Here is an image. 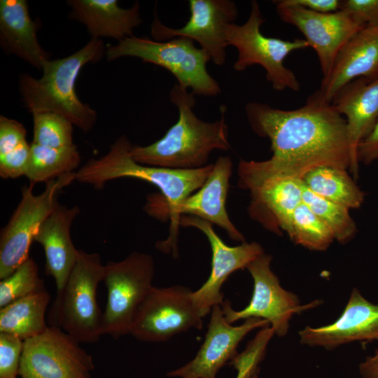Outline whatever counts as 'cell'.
I'll list each match as a JSON object with an SVG mask.
<instances>
[{
    "instance_id": "cell-1",
    "label": "cell",
    "mask_w": 378,
    "mask_h": 378,
    "mask_svg": "<svg viewBox=\"0 0 378 378\" xmlns=\"http://www.w3.org/2000/svg\"><path fill=\"white\" fill-rule=\"evenodd\" d=\"M245 113L252 130L270 141L272 156L266 160L239 161L238 186L270 178L302 179L321 167L350 169L351 153L346 122L318 90L295 109L283 110L251 102Z\"/></svg>"
},
{
    "instance_id": "cell-2",
    "label": "cell",
    "mask_w": 378,
    "mask_h": 378,
    "mask_svg": "<svg viewBox=\"0 0 378 378\" xmlns=\"http://www.w3.org/2000/svg\"><path fill=\"white\" fill-rule=\"evenodd\" d=\"M132 145L122 135L110 146L108 152L97 159L89 160L76 172V180L102 189L109 181L134 178L147 181L160 189L168 207L169 234L158 241L157 248L178 257V234L181 216L178 208L188 196L199 190L209 176L214 164L193 169H175L142 164L131 155Z\"/></svg>"
},
{
    "instance_id": "cell-3",
    "label": "cell",
    "mask_w": 378,
    "mask_h": 378,
    "mask_svg": "<svg viewBox=\"0 0 378 378\" xmlns=\"http://www.w3.org/2000/svg\"><path fill=\"white\" fill-rule=\"evenodd\" d=\"M195 94L176 83L169 99L178 111L176 122L157 141L146 146H132L130 153L138 163L175 169H193L207 165L214 150H228V127L225 120L226 107L214 122L197 117L193 108Z\"/></svg>"
},
{
    "instance_id": "cell-4",
    "label": "cell",
    "mask_w": 378,
    "mask_h": 378,
    "mask_svg": "<svg viewBox=\"0 0 378 378\" xmlns=\"http://www.w3.org/2000/svg\"><path fill=\"white\" fill-rule=\"evenodd\" d=\"M107 48L101 38H91L73 54L45 62L42 76L36 78L23 73L19 76L22 101L31 114L50 112L60 115L83 132L92 129L96 111L83 103L76 92V82L82 68L106 55Z\"/></svg>"
},
{
    "instance_id": "cell-5",
    "label": "cell",
    "mask_w": 378,
    "mask_h": 378,
    "mask_svg": "<svg viewBox=\"0 0 378 378\" xmlns=\"http://www.w3.org/2000/svg\"><path fill=\"white\" fill-rule=\"evenodd\" d=\"M104 265L97 253L79 250L78 258L63 289L57 293L49 326H57L80 343H94L103 335V313L97 300Z\"/></svg>"
},
{
    "instance_id": "cell-6",
    "label": "cell",
    "mask_w": 378,
    "mask_h": 378,
    "mask_svg": "<svg viewBox=\"0 0 378 378\" xmlns=\"http://www.w3.org/2000/svg\"><path fill=\"white\" fill-rule=\"evenodd\" d=\"M106 57L108 61L134 57L162 66L176 78L177 84L190 89L195 95L214 97L221 93L218 83L206 69L209 57L188 38L157 41L134 35L107 48Z\"/></svg>"
},
{
    "instance_id": "cell-7",
    "label": "cell",
    "mask_w": 378,
    "mask_h": 378,
    "mask_svg": "<svg viewBox=\"0 0 378 378\" xmlns=\"http://www.w3.org/2000/svg\"><path fill=\"white\" fill-rule=\"evenodd\" d=\"M265 21L258 1L253 0L248 18L244 24L231 23L225 27L228 46L237 50L233 69L243 71L253 65H260L274 90L288 89L298 92L299 80L293 71L285 66L284 60L291 52L309 48V44L304 39L289 41L265 36L260 30Z\"/></svg>"
},
{
    "instance_id": "cell-8",
    "label": "cell",
    "mask_w": 378,
    "mask_h": 378,
    "mask_svg": "<svg viewBox=\"0 0 378 378\" xmlns=\"http://www.w3.org/2000/svg\"><path fill=\"white\" fill-rule=\"evenodd\" d=\"M155 265L152 256L134 251L122 260L108 261L102 281L107 289L103 312V335L113 339L130 335L135 316L153 286Z\"/></svg>"
},
{
    "instance_id": "cell-9",
    "label": "cell",
    "mask_w": 378,
    "mask_h": 378,
    "mask_svg": "<svg viewBox=\"0 0 378 378\" xmlns=\"http://www.w3.org/2000/svg\"><path fill=\"white\" fill-rule=\"evenodd\" d=\"M76 180L71 172L46 183L39 195L34 184L22 188L21 200L0 235V279L10 275L29 258V251L40 226L58 203L60 190Z\"/></svg>"
},
{
    "instance_id": "cell-10",
    "label": "cell",
    "mask_w": 378,
    "mask_h": 378,
    "mask_svg": "<svg viewBox=\"0 0 378 378\" xmlns=\"http://www.w3.org/2000/svg\"><path fill=\"white\" fill-rule=\"evenodd\" d=\"M272 259L270 255L264 253L246 267L253 280V290L245 308L236 311L228 300L223 301L221 308L230 323L249 318H262L269 322L274 335L284 337L294 314L317 307L321 302L316 300L301 304L296 295L281 286L278 277L270 268Z\"/></svg>"
},
{
    "instance_id": "cell-11",
    "label": "cell",
    "mask_w": 378,
    "mask_h": 378,
    "mask_svg": "<svg viewBox=\"0 0 378 378\" xmlns=\"http://www.w3.org/2000/svg\"><path fill=\"white\" fill-rule=\"evenodd\" d=\"M92 356L73 336L55 326L24 341L21 378H91Z\"/></svg>"
},
{
    "instance_id": "cell-12",
    "label": "cell",
    "mask_w": 378,
    "mask_h": 378,
    "mask_svg": "<svg viewBox=\"0 0 378 378\" xmlns=\"http://www.w3.org/2000/svg\"><path fill=\"white\" fill-rule=\"evenodd\" d=\"M182 286L153 287L133 321L130 335L146 342H162L191 328L201 330L202 318Z\"/></svg>"
},
{
    "instance_id": "cell-13",
    "label": "cell",
    "mask_w": 378,
    "mask_h": 378,
    "mask_svg": "<svg viewBox=\"0 0 378 378\" xmlns=\"http://www.w3.org/2000/svg\"><path fill=\"white\" fill-rule=\"evenodd\" d=\"M190 13L188 22L181 28H172L162 24L155 10L150 26L153 40L165 41L177 37H185L196 41L216 65L226 62L228 46L225 29L234 23L238 8L231 0H190Z\"/></svg>"
},
{
    "instance_id": "cell-14",
    "label": "cell",
    "mask_w": 378,
    "mask_h": 378,
    "mask_svg": "<svg viewBox=\"0 0 378 378\" xmlns=\"http://www.w3.org/2000/svg\"><path fill=\"white\" fill-rule=\"evenodd\" d=\"M180 225L201 230L207 237L211 248L209 276L199 289L192 293L195 305L204 317L214 306L223 302L221 288L228 276L238 270L246 268L251 262L264 253V250L255 241H244L236 246H227L216 233L211 223L194 216L182 215Z\"/></svg>"
},
{
    "instance_id": "cell-15",
    "label": "cell",
    "mask_w": 378,
    "mask_h": 378,
    "mask_svg": "<svg viewBox=\"0 0 378 378\" xmlns=\"http://www.w3.org/2000/svg\"><path fill=\"white\" fill-rule=\"evenodd\" d=\"M276 8L279 18L295 27L315 50L323 78L330 74L342 48L363 27L342 10L318 13L299 6Z\"/></svg>"
},
{
    "instance_id": "cell-16",
    "label": "cell",
    "mask_w": 378,
    "mask_h": 378,
    "mask_svg": "<svg viewBox=\"0 0 378 378\" xmlns=\"http://www.w3.org/2000/svg\"><path fill=\"white\" fill-rule=\"evenodd\" d=\"M204 340L195 358L180 368L167 374L181 378H216L218 370L237 355V348L251 331L270 326L267 321L249 318L239 326L227 321L221 304L214 306L210 312Z\"/></svg>"
},
{
    "instance_id": "cell-17",
    "label": "cell",
    "mask_w": 378,
    "mask_h": 378,
    "mask_svg": "<svg viewBox=\"0 0 378 378\" xmlns=\"http://www.w3.org/2000/svg\"><path fill=\"white\" fill-rule=\"evenodd\" d=\"M298 334L302 344L328 350L354 342L378 341V304L354 288L335 322L318 328L307 326Z\"/></svg>"
},
{
    "instance_id": "cell-18",
    "label": "cell",
    "mask_w": 378,
    "mask_h": 378,
    "mask_svg": "<svg viewBox=\"0 0 378 378\" xmlns=\"http://www.w3.org/2000/svg\"><path fill=\"white\" fill-rule=\"evenodd\" d=\"M358 78H378V26H363L345 43L318 90L332 102L344 85Z\"/></svg>"
},
{
    "instance_id": "cell-19",
    "label": "cell",
    "mask_w": 378,
    "mask_h": 378,
    "mask_svg": "<svg viewBox=\"0 0 378 378\" xmlns=\"http://www.w3.org/2000/svg\"><path fill=\"white\" fill-rule=\"evenodd\" d=\"M302 179L270 178L249 186L248 213L253 220L276 234L287 231L295 209L302 202Z\"/></svg>"
},
{
    "instance_id": "cell-20",
    "label": "cell",
    "mask_w": 378,
    "mask_h": 378,
    "mask_svg": "<svg viewBox=\"0 0 378 378\" xmlns=\"http://www.w3.org/2000/svg\"><path fill=\"white\" fill-rule=\"evenodd\" d=\"M332 104L346 122L351 153L349 170L356 179L359 172L358 146L378 119V78L374 80L365 78L353 80L335 94Z\"/></svg>"
},
{
    "instance_id": "cell-21",
    "label": "cell",
    "mask_w": 378,
    "mask_h": 378,
    "mask_svg": "<svg viewBox=\"0 0 378 378\" xmlns=\"http://www.w3.org/2000/svg\"><path fill=\"white\" fill-rule=\"evenodd\" d=\"M79 213L77 206L68 208L58 202L34 238L43 248L46 272L55 279L57 293L64 287L78 258L79 250L72 242L71 226Z\"/></svg>"
},
{
    "instance_id": "cell-22",
    "label": "cell",
    "mask_w": 378,
    "mask_h": 378,
    "mask_svg": "<svg viewBox=\"0 0 378 378\" xmlns=\"http://www.w3.org/2000/svg\"><path fill=\"white\" fill-rule=\"evenodd\" d=\"M232 172L231 158L220 156L204 183L179 205L178 214L180 216H194L216 224L231 239L243 243L244 237L230 220L225 207Z\"/></svg>"
},
{
    "instance_id": "cell-23",
    "label": "cell",
    "mask_w": 378,
    "mask_h": 378,
    "mask_svg": "<svg viewBox=\"0 0 378 378\" xmlns=\"http://www.w3.org/2000/svg\"><path fill=\"white\" fill-rule=\"evenodd\" d=\"M40 24L31 18L26 0L0 1V45L8 55H14L41 70L50 55L37 37Z\"/></svg>"
},
{
    "instance_id": "cell-24",
    "label": "cell",
    "mask_w": 378,
    "mask_h": 378,
    "mask_svg": "<svg viewBox=\"0 0 378 378\" xmlns=\"http://www.w3.org/2000/svg\"><path fill=\"white\" fill-rule=\"evenodd\" d=\"M70 18L83 24L91 38H112L120 41L134 36V29L143 20L140 5L136 1L128 8L116 0H69Z\"/></svg>"
},
{
    "instance_id": "cell-25",
    "label": "cell",
    "mask_w": 378,
    "mask_h": 378,
    "mask_svg": "<svg viewBox=\"0 0 378 378\" xmlns=\"http://www.w3.org/2000/svg\"><path fill=\"white\" fill-rule=\"evenodd\" d=\"M50 301V295L44 289L0 308V332L23 341L41 334L48 327L46 312Z\"/></svg>"
},
{
    "instance_id": "cell-26",
    "label": "cell",
    "mask_w": 378,
    "mask_h": 378,
    "mask_svg": "<svg viewBox=\"0 0 378 378\" xmlns=\"http://www.w3.org/2000/svg\"><path fill=\"white\" fill-rule=\"evenodd\" d=\"M302 180L304 186L315 194L349 209H358L364 202V192L346 169L332 167H317L308 172Z\"/></svg>"
},
{
    "instance_id": "cell-27",
    "label": "cell",
    "mask_w": 378,
    "mask_h": 378,
    "mask_svg": "<svg viewBox=\"0 0 378 378\" xmlns=\"http://www.w3.org/2000/svg\"><path fill=\"white\" fill-rule=\"evenodd\" d=\"M80 161V156L75 144L56 148L31 143V159L26 176L32 184L46 183L74 172Z\"/></svg>"
},
{
    "instance_id": "cell-28",
    "label": "cell",
    "mask_w": 378,
    "mask_h": 378,
    "mask_svg": "<svg viewBox=\"0 0 378 378\" xmlns=\"http://www.w3.org/2000/svg\"><path fill=\"white\" fill-rule=\"evenodd\" d=\"M286 232L296 244L313 251H325L335 240L329 227L303 202L295 209Z\"/></svg>"
},
{
    "instance_id": "cell-29",
    "label": "cell",
    "mask_w": 378,
    "mask_h": 378,
    "mask_svg": "<svg viewBox=\"0 0 378 378\" xmlns=\"http://www.w3.org/2000/svg\"><path fill=\"white\" fill-rule=\"evenodd\" d=\"M302 202L329 227L335 240L346 243L355 235L356 225L346 207L315 194L305 186Z\"/></svg>"
},
{
    "instance_id": "cell-30",
    "label": "cell",
    "mask_w": 378,
    "mask_h": 378,
    "mask_svg": "<svg viewBox=\"0 0 378 378\" xmlns=\"http://www.w3.org/2000/svg\"><path fill=\"white\" fill-rule=\"evenodd\" d=\"M45 289L38 265L29 257L10 275L0 281V308Z\"/></svg>"
},
{
    "instance_id": "cell-31",
    "label": "cell",
    "mask_w": 378,
    "mask_h": 378,
    "mask_svg": "<svg viewBox=\"0 0 378 378\" xmlns=\"http://www.w3.org/2000/svg\"><path fill=\"white\" fill-rule=\"evenodd\" d=\"M32 115L33 144L56 148L74 145L73 124L66 118L50 112L36 113Z\"/></svg>"
},
{
    "instance_id": "cell-32",
    "label": "cell",
    "mask_w": 378,
    "mask_h": 378,
    "mask_svg": "<svg viewBox=\"0 0 378 378\" xmlns=\"http://www.w3.org/2000/svg\"><path fill=\"white\" fill-rule=\"evenodd\" d=\"M274 335L273 330L263 328L251 340L246 349L230 362L237 370L236 378H256L258 365L265 354L267 343Z\"/></svg>"
},
{
    "instance_id": "cell-33",
    "label": "cell",
    "mask_w": 378,
    "mask_h": 378,
    "mask_svg": "<svg viewBox=\"0 0 378 378\" xmlns=\"http://www.w3.org/2000/svg\"><path fill=\"white\" fill-rule=\"evenodd\" d=\"M24 341L0 332V378H18Z\"/></svg>"
},
{
    "instance_id": "cell-34",
    "label": "cell",
    "mask_w": 378,
    "mask_h": 378,
    "mask_svg": "<svg viewBox=\"0 0 378 378\" xmlns=\"http://www.w3.org/2000/svg\"><path fill=\"white\" fill-rule=\"evenodd\" d=\"M31 159V144L27 141L12 151L0 155V176L16 178L26 176Z\"/></svg>"
},
{
    "instance_id": "cell-35",
    "label": "cell",
    "mask_w": 378,
    "mask_h": 378,
    "mask_svg": "<svg viewBox=\"0 0 378 378\" xmlns=\"http://www.w3.org/2000/svg\"><path fill=\"white\" fill-rule=\"evenodd\" d=\"M340 10L360 26H378V0H344Z\"/></svg>"
},
{
    "instance_id": "cell-36",
    "label": "cell",
    "mask_w": 378,
    "mask_h": 378,
    "mask_svg": "<svg viewBox=\"0 0 378 378\" xmlns=\"http://www.w3.org/2000/svg\"><path fill=\"white\" fill-rule=\"evenodd\" d=\"M27 131L18 121L0 116V155L6 154L26 140Z\"/></svg>"
},
{
    "instance_id": "cell-37",
    "label": "cell",
    "mask_w": 378,
    "mask_h": 378,
    "mask_svg": "<svg viewBox=\"0 0 378 378\" xmlns=\"http://www.w3.org/2000/svg\"><path fill=\"white\" fill-rule=\"evenodd\" d=\"M273 4L281 6H299L318 13H333L340 10V0H278Z\"/></svg>"
},
{
    "instance_id": "cell-38",
    "label": "cell",
    "mask_w": 378,
    "mask_h": 378,
    "mask_svg": "<svg viewBox=\"0 0 378 378\" xmlns=\"http://www.w3.org/2000/svg\"><path fill=\"white\" fill-rule=\"evenodd\" d=\"M358 162L370 164L378 159V119L370 133L358 144Z\"/></svg>"
},
{
    "instance_id": "cell-39",
    "label": "cell",
    "mask_w": 378,
    "mask_h": 378,
    "mask_svg": "<svg viewBox=\"0 0 378 378\" xmlns=\"http://www.w3.org/2000/svg\"><path fill=\"white\" fill-rule=\"evenodd\" d=\"M360 378H378V349L358 365Z\"/></svg>"
}]
</instances>
